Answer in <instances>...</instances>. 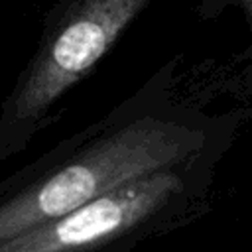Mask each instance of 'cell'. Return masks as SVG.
Returning a JSON list of instances; mask_svg holds the SVG:
<instances>
[{
	"mask_svg": "<svg viewBox=\"0 0 252 252\" xmlns=\"http://www.w3.org/2000/svg\"><path fill=\"white\" fill-rule=\"evenodd\" d=\"M177 57L106 114L0 179V244L118 185L228 154L248 110L207 112L177 96Z\"/></svg>",
	"mask_w": 252,
	"mask_h": 252,
	"instance_id": "cell-1",
	"label": "cell"
},
{
	"mask_svg": "<svg viewBox=\"0 0 252 252\" xmlns=\"http://www.w3.org/2000/svg\"><path fill=\"white\" fill-rule=\"evenodd\" d=\"M224 156L209 154L118 185L4 240L0 252H134L211 211Z\"/></svg>",
	"mask_w": 252,
	"mask_h": 252,
	"instance_id": "cell-2",
	"label": "cell"
},
{
	"mask_svg": "<svg viewBox=\"0 0 252 252\" xmlns=\"http://www.w3.org/2000/svg\"><path fill=\"white\" fill-rule=\"evenodd\" d=\"M152 0H57L35 51L0 104V165L45 128L59 100L112 49Z\"/></svg>",
	"mask_w": 252,
	"mask_h": 252,
	"instance_id": "cell-3",
	"label": "cell"
},
{
	"mask_svg": "<svg viewBox=\"0 0 252 252\" xmlns=\"http://www.w3.org/2000/svg\"><path fill=\"white\" fill-rule=\"evenodd\" d=\"M230 6H238L244 12L248 28H250V43L242 51L240 85L248 94H252V0H199V4H197L201 18H215L224 8H230Z\"/></svg>",
	"mask_w": 252,
	"mask_h": 252,
	"instance_id": "cell-4",
	"label": "cell"
}]
</instances>
